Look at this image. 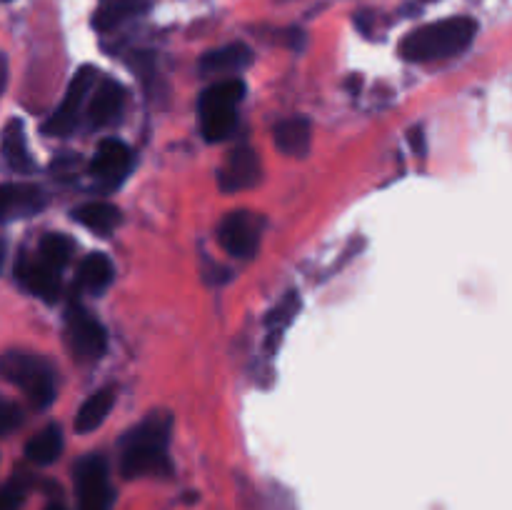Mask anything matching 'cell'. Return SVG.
I'll list each match as a JSON object with an SVG mask.
<instances>
[{"label":"cell","mask_w":512,"mask_h":510,"mask_svg":"<svg viewBox=\"0 0 512 510\" xmlns=\"http://www.w3.org/2000/svg\"><path fill=\"white\" fill-rule=\"evenodd\" d=\"M45 510H65V505H60V503H50L48 508H45Z\"/></svg>","instance_id":"4316f807"},{"label":"cell","mask_w":512,"mask_h":510,"mask_svg":"<svg viewBox=\"0 0 512 510\" xmlns=\"http://www.w3.org/2000/svg\"><path fill=\"white\" fill-rule=\"evenodd\" d=\"M478 35V23L465 15L438 20V23L415 28L400 43V55L410 63H430V60L453 58L463 53Z\"/></svg>","instance_id":"7a4b0ae2"},{"label":"cell","mask_w":512,"mask_h":510,"mask_svg":"<svg viewBox=\"0 0 512 510\" xmlns=\"http://www.w3.org/2000/svg\"><path fill=\"white\" fill-rule=\"evenodd\" d=\"M3 155L5 163L13 173L18 175H30L38 170L33 155H30L28 140H25V128L20 120H10L3 130Z\"/></svg>","instance_id":"e0dca14e"},{"label":"cell","mask_w":512,"mask_h":510,"mask_svg":"<svg viewBox=\"0 0 512 510\" xmlns=\"http://www.w3.org/2000/svg\"><path fill=\"white\" fill-rule=\"evenodd\" d=\"M75 495H78V510H110L113 505L108 460L100 453L85 455L75 465Z\"/></svg>","instance_id":"8992f818"},{"label":"cell","mask_w":512,"mask_h":510,"mask_svg":"<svg viewBox=\"0 0 512 510\" xmlns=\"http://www.w3.org/2000/svg\"><path fill=\"white\" fill-rule=\"evenodd\" d=\"M310 143H313V123L303 115L285 118L275 125V145L285 155L303 158V155H308Z\"/></svg>","instance_id":"2e32d148"},{"label":"cell","mask_w":512,"mask_h":510,"mask_svg":"<svg viewBox=\"0 0 512 510\" xmlns=\"http://www.w3.org/2000/svg\"><path fill=\"white\" fill-rule=\"evenodd\" d=\"M20 425V410L13 403L3 405V433L10 435Z\"/></svg>","instance_id":"d4e9b609"},{"label":"cell","mask_w":512,"mask_h":510,"mask_svg":"<svg viewBox=\"0 0 512 510\" xmlns=\"http://www.w3.org/2000/svg\"><path fill=\"white\" fill-rule=\"evenodd\" d=\"M260 230H263V223L258 215L248 210H235L220 223L218 240L233 258H253L260 245Z\"/></svg>","instance_id":"ba28073f"},{"label":"cell","mask_w":512,"mask_h":510,"mask_svg":"<svg viewBox=\"0 0 512 510\" xmlns=\"http://www.w3.org/2000/svg\"><path fill=\"white\" fill-rule=\"evenodd\" d=\"M420 3H435V0H420Z\"/></svg>","instance_id":"83f0119b"},{"label":"cell","mask_w":512,"mask_h":510,"mask_svg":"<svg viewBox=\"0 0 512 510\" xmlns=\"http://www.w3.org/2000/svg\"><path fill=\"white\" fill-rule=\"evenodd\" d=\"M115 280V265L105 253H90L80 263L78 285L90 295H103Z\"/></svg>","instance_id":"d6986e66"},{"label":"cell","mask_w":512,"mask_h":510,"mask_svg":"<svg viewBox=\"0 0 512 510\" xmlns=\"http://www.w3.org/2000/svg\"><path fill=\"white\" fill-rule=\"evenodd\" d=\"M40 260L48 263L50 268H55L58 273H63L65 265L70 263V258L75 255V240L68 238L63 233H48L43 240H40Z\"/></svg>","instance_id":"603a6c76"},{"label":"cell","mask_w":512,"mask_h":510,"mask_svg":"<svg viewBox=\"0 0 512 510\" xmlns=\"http://www.w3.org/2000/svg\"><path fill=\"white\" fill-rule=\"evenodd\" d=\"M125 105V88L115 78H103L95 85L93 95L88 103V120L93 128H108V125L118 123L120 113Z\"/></svg>","instance_id":"8fae6325"},{"label":"cell","mask_w":512,"mask_h":510,"mask_svg":"<svg viewBox=\"0 0 512 510\" xmlns=\"http://www.w3.org/2000/svg\"><path fill=\"white\" fill-rule=\"evenodd\" d=\"M113 405H115V388H113V385H105V388L95 390V393L90 395V398L85 400L83 405H80L78 415H75V430H78V433H83V435L98 430L100 425L108 420Z\"/></svg>","instance_id":"ac0fdd59"},{"label":"cell","mask_w":512,"mask_h":510,"mask_svg":"<svg viewBox=\"0 0 512 510\" xmlns=\"http://www.w3.org/2000/svg\"><path fill=\"white\" fill-rule=\"evenodd\" d=\"M298 310H300V295L295 293V290H290V293L285 295V298L280 300L273 310H270L268 318H265V328H268V333H270V340H268L270 350H275V340H278L280 335L285 333V328L293 323L295 315H298Z\"/></svg>","instance_id":"7402d4cb"},{"label":"cell","mask_w":512,"mask_h":510,"mask_svg":"<svg viewBox=\"0 0 512 510\" xmlns=\"http://www.w3.org/2000/svg\"><path fill=\"white\" fill-rule=\"evenodd\" d=\"M250 63H253V50L245 43H230L223 45V48H215L210 50V53H205L203 60H200V73L235 78V75L243 73L245 68H250Z\"/></svg>","instance_id":"7c38bea8"},{"label":"cell","mask_w":512,"mask_h":510,"mask_svg":"<svg viewBox=\"0 0 512 510\" xmlns=\"http://www.w3.org/2000/svg\"><path fill=\"white\" fill-rule=\"evenodd\" d=\"M170 428L168 413H153L143 423L128 430L120 440V473L128 480L135 478H170L173 463L168 455Z\"/></svg>","instance_id":"6da1fadb"},{"label":"cell","mask_w":512,"mask_h":510,"mask_svg":"<svg viewBox=\"0 0 512 510\" xmlns=\"http://www.w3.org/2000/svg\"><path fill=\"white\" fill-rule=\"evenodd\" d=\"M133 150L123 143V140L108 138L98 145L93 160H90V173L98 180L108 183L110 188L120 185L125 180V175L133 170Z\"/></svg>","instance_id":"30bf717a"},{"label":"cell","mask_w":512,"mask_h":510,"mask_svg":"<svg viewBox=\"0 0 512 510\" xmlns=\"http://www.w3.org/2000/svg\"><path fill=\"white\" fill-rule=\"evenodd\" d=\"M65 330H68L70 350L78 360H98L108 348V333L103 323L95 320L80 305H68L65 310Z\"/></svg>","instance_id":"52a82bcc"},{"label":"cell","mask_w":512,"mask_h":510,"mask_svg":"<svg viewBox=\"0 0 512 510\" xmlns=\"http://www.w3.org/2000/svg\"><path fill=\"white\" fill-rule=\"evenodd\" d=\"M25 493H28V478L18 473L5 483L3 495H0V510H20Z\"/></svg>","instance_id":"cb8c5ba5"},{"label":"cell","mask_w":512,"mask_h":510,"mask_svg":"<svg viewBox=\"0 0 512 510\" xmlns=\"http://www.w3.org/2000/svg\"><path fill=\"white\" fill-rule=\"evenodd\" d=\"M98 80V70H95L93 65H83V68L73 75V80H70L63 103L53 110V115H50L48 123H45V133L53 135V138H65V135L73 133L80 123L83 105L90 103L88 95H93Z\"/></svg>","instance_id":"5b68a950"},{"label":"cell","mask_w":512,"mask_h":510,"mask_svg":"<svg viewBox=\"0 0 512 510\" xmlns=\"http://www.w3.org/2000/svg\"><path fill=\"white\" fill-rule=\"evenodd\" d=\"M45 208V193L38 185L8 183L3 188V215L5 220L30 218Z\"/></svg>","instance_id":"9a60e30c"},{"label":"cell","mask_w":512,"mask_h":510,"mask_svg":"<svg viewBox=\"0 0 512 510\" xmlns=\"http://www.w3.org/2000/svg\"><path fill=\"white\" fill-rule=\"evenodd\" d=\"M245 83L240 78H223L203 90L198 100L200 128L208 143L228 140L238 128V105L243 103Z\"/></svg>","instance_id":"3957f363"},{"label":"cell","mask_w":512,"mask_h":510,"mask_svg":"<svg viewBox=\"0 0 512 510\" xmlns=\"http://www.w3.org/2000/svg\"><path fill=\"white\" fill-rule=\"evenodd\" d=\"M73 220L98 235H110L120 225V210L105 200H93L73 210Z\"/></svg>","instance_id":"ffe728a7"},{"label":"cell","mask_w":512,"mask_h":510,"mask_svg":"<svg viewBox=\"0 0 512 510\" xmlns=\"http://www.w3.org/2000/svg\"><path fill=\"white\" fill-rule=\"evenodd\" d=\"M18 280L30 290L33 295H38L40 300L45 303H55L60 295V280H58V270L50 268L48 263L43 260H28L20 258L18 260Z\"/></svg>","instance_id":"4fadbf2b"},{"label":"cell","mask_w":512,"mask_h":510,"mask_svg":"<svg viewBox=\"0 0 512 510\" xmlns=\"http://www.w3.org/2000/svg\"><path fill=\"white\" fill-rule=\"evenodd\" d=\"M3 373L10 383H15L28 393L30 403L35 408H48L55 400V393H58L55 373L40 355L10 350L3 358Z\"/></svg>","instance_id":"277c9868"},{"label":"cell","mask_w":512,"mask_h":510,"mask_svg":"<svg viewBox=\"0 0 512 510\" xmlns=\"http://www.w3.org/2000/svg\"><path fill=\"white\" fill-rule=\"evenodd\" d=\"M150 5L153 0H98V8L93 13V28L98 33H110L128 20L148 13Z\"/></svg>","instance_id":"5bb4252c"},{"label":"cell","mask_w":512,"mask_h":510,"mask_svg":"<svg viewBox=\"0 0 512 510\" xmlns=\"http://www.w3.org/2000/svg\"><path fill=\"white\" fill-rule=\"evenodd\" d=\"M260 180V158L250 145H240V148L230 150L225 158L223 168L218 170V183L223 193H240Z\"/></svg>","instance_id":"9c48e42d"},{"label":"cell","mask_w":512,"mask_h":510,"mask_svg":"<svg viewBox=\"0 0 512 510\" xmlns=\"http://www.w3.org/2000/svg\"><path fill=\"white\" fill-rule=\"evenodd\" d=\"M408 140H410V145H413V150L418 158H423V155L428 153V145H425V130L420 128V125H415V128L410 130Z\"/></svg>","instance_id":"484cf974"},{"label":"cell","mask_w":512,"mask_h":510,"mask_svg":"<svg viewBox=\"0 0 512 510\" xmlns=\"http://www.w3.org/2000/svg\"><path fill=\"white\" fill-rule=\"evenodd\" d=\"M63 453V430L58 425H48L25 445V458L35 465H50Z\"/></svg>","instance_id":"44dd1931"}]
</instances>
